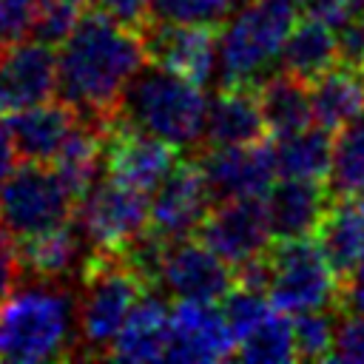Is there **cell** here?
<instances>
[{
    "label": "cell",
    "instance_id": "obj_1",
    "mask_svg": "<svg viewBox=\"0 0 364 364\" xmlns=\"http://www.w3.org/2000/svg\"><path fill=\"white\" fill-rule=\"evenodd\" d=\"M148 63L142 28L100 9L82 14L57 54V100L80 117L111 122L134 74Z\"/></svg>",
    "mask_w": 364,
    "mask_h": 364
},
{
    "label": "cell",
    "instance_id": "obj_2",
    "mask_svg": "<svg viewBox=\"0 0 364 364\" xmlns=\"http://www.w3.org/2000/svg\"><path fill=\"white\" fill-rule=\"evenodd\" d=\"M80 355V293L71 282L28 279L0 301V361L43 364Z\"/></svg>",
    "mask_w": 364,
    "mask_h": 364
},
{
    "label": "cell",
    "instance_id": "obj_3",
    "mask_svg": "<svg viewBox=\"0 0 364 364\" xmlns=\"http://www.w3.org/2000/svg\"><path fill=\"white\" fill-rule=\"evenodd\" d=\"M205 117L208 102L202 85L151 60L134 74L117 108V119L191 154L205 145Z\"/></svg>",
    "mask_w": 364,
    "mask_h": 364
},
{
    "label": "cell",
    "instance_id": "obj_4",
    "mask_svg": "<svg viewBox=\"0 0 364 364\" xmlns=\"http://www.w3.org/2000/svg\"><path fill=\"white\" fill-rule=\"evenodd\" d=\"M299 0H242L219 34V85H259L296 26Z\"/></svg>",
    "mask_w": 364,
    "mask_h": 364
},
{
    "label": "cell",
    "instance_id": "obj_5",
    "mask_svg": "<svg viewBox=\"0 0 364 364\" xmlns=\"http://www.w3.org/2000/svg\"><path fill=\"white\" fill-rule=\"evenodd\" d=\"M148 290L125 256L91 253L80 279V358H108L117 333Z\"/></svg>",
    "mask_w": 364,
    "mask_h": 364
},
{
    "label": "cell",
    "instance_id": "obj_6",
    "mask_svg": "<svg viewBox=\"0 0 364 364\" xmlns=\"http://www.w3.org/2000/svg\"><path fill=\"white\" fill-rule=\"evenodd\" d=\"M77 199L48 162H23L0 182V230L23 242L74 219Z\"/></svg>",
    "mask_w": 364,
    "mask_h": 364
},
{
    "label": "cell",
    "instance_id": "obj_7",
    "mask_svg": "<svg viewBox=\"0 0 364 364\" xmlns=\"http://www.w3.org/2000/svg\"><path fill=\"white\" fill-rule=\"evenodd\" d=\"M270 284L267 296L276 310L304 313L318 307L341 310V279L324 256L316 236L279 239L267 250Z\"/></svg>",
    "mask_w": 364,
    "mask_h": 364
},
{
    "label": "cell",
    "instance_id": "obj_8",
    "mask_svg": "<svg viewBox=\"0 0 364 364\" xmlns=\"http://www.w3.org/2000/svg\"><path fill=\"white\" fill-rule=\"evenodd\" d=\"M74 216L91 253L119 256L148 233L151 202L145 191L105 173V179L94 182L91 191L77 202Z\"/></svg>",
    "mask_w": 364,
    "mask_h": 364
},
{
    "label": "cell",
    "instance_id": "obj_9",
    "mask_svg": "<svg viewBox=\"0 0 364 364\" xmlns=\"http://www.w3.org/2000/svg\"><path fill=\"white\" fill-rule=\"evenodd\" d=\"M236 284V270L216 256L199 236L171 239L162 245L154 290H165L173 299L222 301Z\"/></svg>",
    "mask_w": 364,
    "mask_h": 364
},
{
    "label": "cell",
    "instance_id": "obj_10",
    "mask_svg": "<svg viewBox=\"0 0 364 364\" xmlns=\"http://www.w3.org/2000/svg\"><path fill=\"white\" fill-rule=\"evenodd\" d=\"M213 208V196L199 165V156L191 154L176 159L171 173L156 185L151 199V222L148 230L165 242L196 236L202 219Z\"/></svg>",
    "mask_w": 364,
    "mask_h": 364
},
{
    "label": "cell",
    "instance_id": "obj_11",
    "mask_svg": "<svg viewBox=\"0 0 364 364\" xmlns=\"http://www.w3.org/2000/svg\"><path fill=\"white\" fill-rule=\"evenodd\" d=\"M196 236L236 270L239 264L262 256L273 242L267 205L259 196L213 202Z\"/></svg>",
    "mask_w": 364,
    "mask_h": 364
},
{
    "label": "cell",
    "instance_id": "obj_12",
    "mask_svg": "<svg viewBox=\"0 0 364 364\" xmlns=\"http://www.w3.org/2000/svg\"><path fill=\"white\" fill-rule=\"evenodd\" d=\"M148 60L196 82L208 85L219 63V26L148 20L142 26Z\"/></svg>",
    "mask_w": 364,
    "mask_h": 364
},
{
    "label": "cell",
    "instance_id": "obj_13",
    "mask_svg": "<svg viewBox=\"0 0 364 364\" xmlns=\"http://www.w3.org/2000/svg\"><path fill=\"white\" fill-rule=\"evenodd\" d=\"M102 165L108 176L151 193L176 165V145L114 117L105 128Z\"/></svg>",
    "mask_w": 364,
    "mask_h": 364
},
{
    "label": "cell",
    "instance_id": "obj_14",
    "mask_svg": "<svg viewBox=\"0 0 364 364\" xmlns=\"http://www.w3.org/2000/svg\"><path fill=\"white\" fill-rule=\"evenodd\" d=\"M199 165L205 171L213 202L239 199V196H262L273 188L276 154L273 145H228V148H202L196 151Z\"/></svg>",
    "mask_w": 364,
    "mask_h": 364
},
{
    "label": "cell",
    "instance_id": "obj_15",
    "mask_svg": "<svg viewBox=\"0 0 364 364\" xmlns=\"http://www.w3.org/2000/svg\"><path fill=\"white\" fill-rule=\"evenodd\" d=\"M168 361H225L236 358V336L222 310L210 301L176 299L168 327Z\"/></svg>",
    "mask_w": 364,
    "mask_h": 364
},
{
    "label": "cell",
    "instance_id": "obj_16",
    "mask_svg": "<svg viewBox=\"0 0 364 364\" xmlns=\"http://www.w3.org/2000/svg\"><path fill=\"white\" fill-rule=\"evenodd\" d=\"M57 94V54L43 40L0 48V114H14Z\"/></svg>",
    "mask_w": 364,
    "mask_h": 364
},
{
    "label": "cell",
    "instance_id": "obj_17",
    "mask_svg": "<svg viewBox=\"0 0 364 364\" xmlns=\"http://www.w3.org/2000/svg\"><path fill=\"white\" fill-rule=\"evenodd\" d=\"M14 253L23 279L28 276V279H57V282H71V279L80 282L91 259V247L82 236V228L77 225V216L54 230L14 242Z\"/></svg>",
    "mask_w": 364,
    "mask_h": 364
},
{
    "label": "cell",
    "instance_id": "obj_18",
    "mask_svg": "<svg viewBox=\"0 0 364 364\" xmlns=\"http://www.w3.org/2000/svg\"><path fill=\"white\" fill-rule=\"evenodd\" d=\"M267 136L262 117L259 88L250 82L219 85L208 102L205 117V145L202 148H228V145H253Z\"/></svg>",
    "mask_w": 364,
    "mask_h": 364
},
{
    "label": "cell",
    "instance_id": "obj_19",
    "mask_svg": "<svg viewBox=\"0 0 364 364\" xmlns=\"http://www.w3.org/2000/svg\"><path fill=\"white\" fill-rule=\"evenodd\" d=\"M333 202L327 182L321 179H284L267 191V219L273 239L316 236L318 222Z\"/></svg>",
    "mask_w": 364,
    "mask_h": 364
},
{
    "label": "cell",
    "instance_id": "obj_20",
    "mask_svg": "<svg viewBox=\"0 0 364 364\" xmlns=\"http://www.w3.org/2000/svg\"><path fill=\"white\" fill-rule=\"evenodd\" d=\"M77 122H80L77 108H71L63 100L57 102L46 100L31 108L14 111L9 125H11L17 156L23 162H54V156L63 151Z\"/></svg>",
    "mask_w": 364,
    "mask_h": 364
},
{
    "label": "cell",
    "instance_id": "obj_21",
    "mask_svg": "<svg viewBox=\"0 0 364 364\" xmlns=\"http://www.w3.org/2000/svg\"><path fill=\"white\" fill-rule=\"evenodd\" d=\"M316 239L330 259L336 276L344 282L364 259V193L333 196L318 222Z\"/></svg>",
    "mask_w": 364,
    "mask_h": 364
},
{
    "label": "cell",
    "instance_id": "obj_22",
    "mask_svg": "<svg viewBox=\"0 0 364 364\" xmlns=\"http://www.w3.org/2000/svg\"><path fill=\"white\" fill-rule=\"evenodd\" d=\"M168 327H171V307L148 290L125 318L122 330L117 333L108 358L119 361H159L165 358L168 347Z\"/></svg>",
    "mask_w": 364,
    "mask_h": 364
},
{
    "label": "cell",
    "instance_id": "obj_23",
    "mask_svg": "<svg viewBox=\"0 0 364 364\" xmlns=\"http://www.w3.org/2000/svg\"><path fill=\"white\" fill-rule=\"evenodd\" d=\"M256 88H259L262 117L270 136L282 139L313 125L310 85L304 80L287 71H279V74H267Z\"/></svg>",
    "mask_w": 364,
    "mask_h": 364
},
{
    "label": "cell",
    "instance_id": "obj_24",
    "mask_svg": "<svg viewBox=\"0 0 364 364\" xmlns=\"http://www.w3.org/2000/svg\"><path fill=\"white\" fill-rule=\"evenodd\" d=\"M105 128H108V122H97V119H88V117H80V122L74 125V131L65 139L63 151L51 162L77 202L91 191V185L97 182L100 168H105L102 165Z\"/></svg>",
    "mask_w": 364,
    "mask_h": 364
},
{
    "label": "cell",
    "instance_id": "obj_25",
    "mask_svg": "<svg viewBox=\"0 0 364 364\" xmlns=\"http://www.w3.org/2000/svg\"><path fill=\"white\" fill-rule=\"evenodd\" d=\"M279 63H282V71H287V74H293L310 85L324 71H330L333 65L341 63L338 40H336L330 26L304 17L301 23L293 26V31L282 48Z\"/></svg>",
    "mask_w": 364,
    "mask_h": 364
},
{
    "label": "cell",
    "instance_id": "obj_26",
    "mask_svg": "<svg viewBox=\"0 0 364 364\" xmlns=\"http://www.w3.org/2000/svg\"><path fill=\"white\" fill-rule=\"evenodd\" d=\"M310 105H313V122L327 131H338L353 117H358L364 105V91L355 68L338 63L330 71H324L318 80H313Z\"/></svg>",
    "mask_w": 364,
    "mask_h": 364
},
{
    "label": "cell",
    "instance_id": "obj_27",
    "mask_svg": "<svg viewBox=\"0 0 364 364\" xmlns=\"http://www.w3.org/2000/svg\"><path fill=\"white\" fill-rule=\"evenodd\" d=\"M276 171L284 179H321L327 182L333 165V139L321 125H307L299 134L282 136L273 145Z\"/></svg>",
    "mask_w": 364,
    "mask_h": 364
},
{
    "label": "cell",
    "instance_id": "obj_28",
    "mask_svg": "<svg viewBox=\"0 0 364 364\" xmlns=\"http://www.w3.org/2000/svg\"><path fill=\"white\" fill-rule=\"evenodd\" d=\"M236 358L253 361V364H282L296 361V338H293V321L284 316V310H270L250 333H245L236 341Z\"/></svg>",
    "mask_w": 364,
    "mask_h": 364
},
{
    "label": "cell",
    "instance_id": "obj_29",
    "mask_svg": "<svg viewBox=\"0 0 364 364\" xmlns=\"http://www.w3.org/2000/svg\"><path fill=\"white\" fill-rule=\"evenodd\" d=\"M327 188L333 196L364 193V114L353 117L347 125L338 128V136L333 139Z\"/></svg>",
    "mask_w": 364,
    "mask_h": 364
},
{
    "label": "cell",
    "instance_id": "obj_30",
    "mask_svg": "<svg viewBox=\"0 0 364 364\" xmlns=\"http://www.w3.org/2000/svg\"><path fill=\"white\" fill-rule=\"evenodd\" d=\"M341 310L336 307H318L296 313L293 318V338H296V355L301 361H327L333 358L336 344V318Z\"/></svg>",
    "mask_w": 364,
    "mask_h": 364
},
{
    "label": "cell",
    "instance_id": "obj_31",
    "mask_svg": "<svg viewBox=\"0 0 364 364\" xmlns=\"http://www.w3.org/2000/svg\"><path fill=\"white\" fill-rule=\"evenodd\" d=\"M242 0H151V20L222 26Z\"/></svg>",
    "mask_w": 364,
    "mask_h": 364
},
{
    "label": "cell",
    "instance_id": "obj_32",
    "mask_svg": "<svg viewBox=\"0 0 364 364\" xmlns=\"http://www.w3.org/2000/svg\"><path fill=\"white\" fill-rule=\"evenodd\" d=\"M273 310V301L264 290L256 287H245V284H233L225 299H222V316L230 327V333L236 336V341L250 333L267 313Z\"/></svg>",
    "mask_w": 364,
    "mask_h": 364
},
{
    "label": "cell",
    "instance_id": "obj_33",
    "mask_svg": "<svg viewBox=\"0 0 364 364\" xmlns=\"http://www.w3.org/2000/svg\"><path fill=\"white\" fill-rule=\"evenodd\" d=\"M48 0H0V48L28 40Z\"/></svg>",
    "mask_w": 364,
    "mask_h": 364
},
{
    "label": "cell",
    "instance_id": "obj_34",
    "mask_svg": "<svg viewBox=\"0 0 364 364\" xmlns=\"http://www.w3.org/2000/svg\"><path fill=\"white\" fill-rule=\"evenodd\" d=\"M82 17V6L80 3H71V0H48L46 3V9H43V14H40V20H37V26H34V40H43V43H48V46H57V43H63L71 31H74V26H77V20Z\"/></svg>",
    "mask_w": 364,
    "mask_h": 364
},
{
    "label": "cell",
    "instance_id": "obj_35",
    "mask_svg": "<svg viewBox=\"0 0 364 364\" xmlns=\"http://www.w3.org/2000/svg\"><path fill=\"white\" fill-rule=\"evenodd\" d=\"M333 358L336 361H364V316L344 313V318L336 327Z\"/></svg>",
    "mask_w": 364,
    "mask_h": 364
},
{
    "label": "cell",
    "instance_id": "obj_36",
    "mask_svg": "<svg viewBox=\"0 0 364 364\" xmlns=\"http://www.w3.org/2000/svg\"><path fill=\"white\" fill-rule=\"evenodd\" d=\"M338 57L344 65L358 68L364 63V11H353L341 26H338Z\"/></svg>",
    "mask_w": 364,
    "mask_h": 364
},
{
    "label": "cell",
    "instance_id": "obj_37",
    "mask_svg": "<svg viewBox=\"0 0 364 364\" xmlns=\"http://www.w3.org/2000/svg\"><path fill=\"white\" fill-rule=\"evenodd\" d=\"M299 9L304 11V17L318 20L330 28H338L355 11L353 0H299Z\"/></svg>",
    "mask_w": 364,
    "mask_h": 364
},
{
    "label": "cell",
    "instance_id": "obj_38",
    "mask_svg": "<svg viewBox=\"0 0 364 364\" xmlns=\"http://www.w3.org/2000/svg\"><path fill=\"white\" fill-rule=\"evenodd\" d=\"M91 6L136 28L151 20V0H91Z\"/></svg>",
    "mask_w": 364,
    "mask_h": 364
},
{
    "label": "cell",
    "instance_id": "obj_39",
    "mask_svg": "<svg viewBox=\"0 0 364 364\" xmlns=\"http://www.w3.org/2000/svg\"><path fill=\"white\" fill-rule=\"evenodd\" d=\"M364 316V259L355 264V270L341 282V316Z\"/></svg>",
    "mask_w": 364,
    "mask_h": 364
},
{
    "label": "cell",
    "instance_id": "obj_40",
    "mask_svg": "<svg viewBox=\"0 0 364 364\" xmlns=\"http://www.w3.org/2000/svg\"><path fill=\"white\" fill-rule=\"evenodd\" d=\"M17 253H14V242L0 230V301L11 293L14 282H17Z\"/></svg>",
    "mask_w": 364,
    "mask_h": 364
},
{
    "label": "cell",
    "instance_id": "obj_41",
    "mask_svg": "<svg viewBox=\"0 0 364 364\" xmlns=\"http://www.w3.org/2000/svg\"><path fill=\"white\" fill-rule=\"evenodd\" d=\"M17 148H14V136H11V125L9 119H0V182L17 168Z\"/></svg>",
    "mask_w": 364,
    "mask_h": 364
},
{
    "label": "cell",
    "instance_id": "obj_42",
    "mask_svg": "<svg viewBox=\"0 0 364 364\" xmlns=\"http://www.w3.org/2000/svg\"><path fill=\"white\" fill-rule=\"evenodd\" d=\"M355 74H358V82H361V91H364V63L355 68Z\"/></svg>",
    "mask_w": 364,
    "mask_h": 364
},
{
    "label": "cell",
    "instance_id": "obj_43",
    "mask_svg": "<svg viewBox=\"0 0 364 364\" xmlns=\"http://www.w3.org/2000/svg\"><path fill=\"white\" fill-rule=\"evenodd\" d=\"M353 6H355V11H364V0H353Z\"/></svg>",
    "mask_w": 364,
    "mask_h": 364
}]
</instances>
